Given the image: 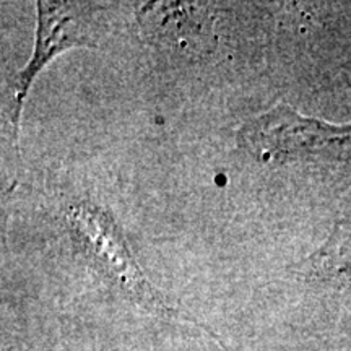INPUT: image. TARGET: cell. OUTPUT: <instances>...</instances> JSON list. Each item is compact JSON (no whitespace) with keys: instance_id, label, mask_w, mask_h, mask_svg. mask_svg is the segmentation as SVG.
Listing matches in <instances>:
<instances>
[{"instance_id":"obj_2","label":"cell","mask_w":351,"mask_h":351,"mask_svg":"<svg viewBox=\"0 0 351 351\" xmlns=\"http://www.w3.org/2000/svg\"><path fill=\"white\" fill-rule=\"evenodd\" d=\"M239 137L263 163H351V124L311 119L287 104L247 122Z\"/></svg>"},{"instance_id":"obj_1","label":"cell","mask_w":351,"mask_h":351,"mask_svg":"<svg viewBox=\"0 0 351 351\" xmlns=\"http://www.w3.org/2000/svg\"><path fill=\"white\" fill-rule=\"evenodd\" d=\"M67 221L88 262L98 270L114 291L142 307L148 314L202 328L217 340L223 350L230 351L217 333L191 314L184 313L181 307L171 304L163 293L153 287L127 247L119 226L108 212L90 202H78L69 207Z\"/></svg>"},{"instance_id":"obj_5","label":"cell","mask_w":351,"mask_h":351,"mask_svg":"<svg viewBox=\"0 0 351 351\" xmlns=\"http://www.w3.org/2000/svg\"><path fill=\"white\" fill-rule=\"evenodd\" d=\"M314 278L335 287H351V218L339 221L326 244L307 261Z\"/></svg>"},{"instance_id":"obj_3","label":"cell","mask_w":351,"mask_h":351,"mask_svg":"<svg viewBox=\"0 0 351 351\" xmlns=\"http://www.w3.org/2000/svg\"><path fill=\"white\" fill-rule=\"evenodd\" d=\"M85 3L38 2L36 46L32 60L7 90V117L13 129V138L19 140V127L23 101L34 78L52 57L73 46H95L96 32L91 13Z\"/></svg>"},{"instance_id":"obj_4","label":"cell","mask_w":351,"mask_h":351,"mask_svg":"<svg viewBox=\"0 0 351 351\" xmlns=\"http://www.w3.org/2000/svg\"><path fill=\"white\" fill-rule=\"evenodd\" d=\"M138 19L148 43L189 56L212 51L213 16L205 3H147Z\"/></svg>"}]
</instances>
